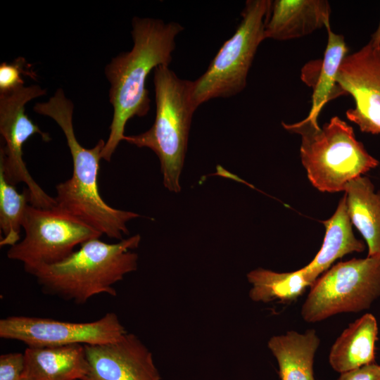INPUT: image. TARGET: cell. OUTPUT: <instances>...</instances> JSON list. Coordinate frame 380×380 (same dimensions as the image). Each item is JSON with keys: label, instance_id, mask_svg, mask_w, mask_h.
<instances>
[{"label": "cell", "instance_id": "15", "mask_svg": "<svg viewBox=\"0 0 380 380\" xmlns=\"http://www.w3.org/2000/svg\"><path fill=\"white\" fill-rule=\"evenodd\" d=\"M88 372L84 345L25 350L22 380H86Z\"/></svg>", "mask_w": 380, "mask_h": 380}, {"label": "cell", "instance_id": "5", "mask_svg": "<svg viewBox=\"0 0 380 380\" xmlns=\"http://www.w3.org/2000/svg\"><path fill=\"white\" fill-rule=\"evenodd\" d=\"M281 124L301 136L302 163L311 184L320 191H344L348 182L379 165L356 139L352 127L337 116L322 127L306 118Z\"/></svg>", "mask_w": 380, "mask_h": 380}, {"label": "cell", "instance_id": "22", "mask_svg": "<svg viewBox=\"0 0 380 380\" xmlns=\"http://www.w3.org/2000/svg\"><path fill=\"white\" fill-rule=\"evenodd\" d=\"M22 75L37 80V75L25 58L19 56L11 63L0 64V93L12 91L23 87Z\"/></svg>", "mask_w": 380, "mask_h": 380}, {"label": "cell", "instance_id": "19", "mask_svg": "<svg viewBox=\"0 0 380 380\" xmlns=\"http://www.w3.org/2000/svg\"><path fill=\"white\" fill-rule=\"evenodd\" d=\"M344 191L352 224L367 244V257L380 258V191L362 176L348 182Z\"/></svg>", "mask_w": 380, "mask_h": 380}, {"label": "cell", "instance_id": "16", "mask_svg": "<svg viewBox=\"0 0 380 380\" xmlns=\"http://www.w3.org/2000/svg\"><path fill=\"white\" fill-rule=\"evenodd\" d=\"M322 223L326 229L322 246L313 260L301 268L311 286L335 260L346 254L361 253L365 248V243L356 239L353 232L346 194L340 200L333 216Z\"/></svg>", "mask_w": 380, "mask_h": 380}, {"label": "cell", "instance_id": "4", "mask_svg": "<svg viewBox=\"0 0 380 380\" xmlns=\"http://www.w3.org/2000/svg\"><path fill=\"white\" fill-rule=\"evenodd\" d=\"M193 81L179 78L168 65L153 70L156 117L150 129L125 136L124 141L146 147L158 156L163 184L169 191L181 189L179 177L184 166L193 115L197 108L191 99Z\"/></svg>", "mask_w": 380, "mask_h": 380}, {"label": "cell", "instance_id": "9", "mask_svg": "<svg viewBox=\"0 0 380 380\" xmlns=\"http://www.w3.org/2000/svg\"><path fill=\"white\" fill-rule=\"evenodd\" d=\"M45 94L46 90L37 84L0 93V133L4 140L0 150V170L10 184H26L30 205L52 208L57 205L55 198L34 180L23 158V146L32 135L38 134L45 141L51 139L49 134L42 131L25 113L27 103Z\"/></svg>", "mask_w": 380, "mask_h": 380}, {"label": "cell", "instance_id": "2", "mask_svg": "<svg viewBox=\"0 0 380 380\" xmlns=\"http://www.w3.org/2000/svg\"><path fill=\"white\" fill-rule=\"evenodd\" d=\"M37 113L52 118L62 129L73 163L70 178L56 186V207L109 238L122 240L129 234L127 223L139 215L108 205L99 189V163L105 141L100 139L91 148L83 147L74 132V105L61 88L46 102L33 107Z\"/></svg>", "mask_w": 380, "mask_h": 380}, {"label": "cell", "instance_id": "24", "mask_svg": "<svg viewBox=\"0 0 380 380\" xmlns=\"http://www.w3.org/2000/svg\"><path fill=\"white\" fill-rule=\"evenodd\" d=\"M338 380H380V365L374 362L341 373Z\"/></svg>", "mask_w": 380, "mask_h": 380}, {"label": "cell", "instance_id": "10", "mask_svg": "<svg viewBox=\"0 0 380 380\" xmlns=\"http://www.w3.org/2000/svg\"><path fill=\"white\" fill-rule=\"evenodd\" d=\"M127 332L114 312L88 322L22 315L0 320L1 338L21 341L27 347L101 345L118 341Z\"/></svg>", "mask_w": 380, "mask_h": 380}, {"label": "cell", "instance_id": "7", "mask_svg": "<svg viewBox=\"0 0 380 380\" xmlns=\"http://www.w3.org/2000/svg\"><path fill=\"white\" fill-rule=\"evenodd\" d=\"M379 297L380 258H353L334 265L315 280L301 315L307 322H317L336 314L367 310Z\"/></svg>", "mask_w": 380, "mask_h": 380}, {"label": "cell", "instance_id": "21", "mask_svg": "<svg viewBox=\"0 0 380 380\" xmlns=\"http://www.w3.org/2000/svg\"><path fill=\"white\" fill-rule=\"evenodd\" d=\"M30 203V191L19 193L14 185L5 179L0 170V228L3 237L0 246H14L20 241V234L26 209Z\"/></svg>", "mask_w": 380, "mask_h": 380}, {"label": "cell", "instance_id": "18", "mask_svg": "<svg viewBox=\"0 0 380 380\" xmlns=\"http://www.w3.org/2000/svg\"><path fill=\"white\" fill-rule=\"evenodd\" d=\"M319 343L314 329L271 337L267 346L278 362L280 379L315 380L313 362Z\"/></svg>", "mask_w": 380, "mask_h": 380}, {"label": "cell", "instance_id": "12", "mask_svg": "<svg viewBox=\"0 0 380 380\" xmlns=\"http://www.w3.org/2000/svg\"><path fill=\"white\" fill-rule=\"evenodd\" d=\"M89 365L86 380H160L151 352L127 332L112 343L84 345Z\"/></svg>", "mask_w": 380, "mask_h": 380}, {"label": "cell", "instance_id": "23", "mask_svg": "<svg viewBox=\"0 0 380 380\" xmlns=\"http://www.w3.org/2000/svg\"><path fill=\"white\" fill-rule=\"evenodd\" d=\"M24 353H8L0 356V380H22Z\"/></svg>", "mask_w": 380, "mask_h": 380}, {"label": "cell", "instance_id": "20", "mask_svg": "<svg viewBox=\"0 0 380 380\" xmlns=\"http://www.w3.org/2000/svg\"><path fill=\"white\" fill-rule=\"evenodd\" d=\"M246 277L251 285L249 297L254 302L290 303L301 296L307 287L311 286L302 269L277 272L260 267L251 270Z\"/></svg>", "mask_w": 380, "mask_h": 380}, {"label": "cell", "instance_id": "1", "mask_svg": "<svg viewBox=\"0 0 380 380\" xmlns=\"http://www.w3.org/2000/svg\"><path fill=\"white\" fill-rule=\"evenodd\" d=\"M178 23H165L151 18L134 17L131 34L133 46L111 59L104 69L109 82V101L113 108L109 136L101 159L110 162L120 141H124L127 122L144 117L150 110L146 78L156 68L169 66L176 37L184 30Z\"/></svg>", "mask_w": 380, "mask_h": 380}, {"label": "cell", "instance_id": "11", "mask_svg": "<svg viewBox=\"0 0 380 380\" xmlns=\"http://www.w3.org/2000/svg\"><path fill=\"white\" fill-rule=\"evenodd\" d=\"M336 82L354 99L347 118L362 132L380 134V48L369 42L347 55L338 69Z\"/></svg>", "mask_w": 380, "mask_h": 380}, {"label": "cell", "instance_id": "17", "mask_svg": "<svg viewBox=\"0 0 380 380\" xmlns=\"http://www.w3.org/2000/svg\"><path fill=\"white\" fill-rule=\"evenodd\" d=\"M378 324L375 317L367 313L343 330L332 345L329 361L341 373L374 362Z\"/></svg>", "mask_w": 380, "mask_h": 380}, {"label": "cell", "instance_id": "14", "mask_svg": "<svg viewBox=\"0 0 380 380\" xmlns=\"http://www.w3.org/2000/svg\"><path fill=\"white\" fill-rule=\"evenodd\" d=\"M328 41L322 58L308 62L301 69L302 81L312 89V106L305 118L317 122L323 107L330 101L346 95L336 82L338 69L348 55V47L341 34L334 33L330 25L326 27Z\"/></svg>", "mask_w": 380, "mask_h": 380}, {"label": "cell", "instance_id": "13", "mask_svg": "<svg viewBox=\"0 0 380 380\" xmlns=\"http://www.w3.org/2000/svg\"><path fill=\"white\" fill-rule=\"evenodd\" d=\"M330 15L326 0L272 1L265 38L284 41L305 37L330 25Z\"/></svg>", "mask_w": 380, "mask_h": 380}, {"label": "cell", "instance_id": "3", "mask_svg": "<svg viewBox=\"0 0 380 380\" xmlns=\"http://www.w3.org/2000/svg\"><path fill=\"white\" fill-rule=\"evenodd\" d=\"M140 241L139 234L115 243L93 239L63 260L29 274L36 278L44 293L76 304H84L101 293L115 296L113 286L137 269L138 255L132 250Z\"/></svg>", "mask_w": 380, "mask_h": 380}, {"label": "cell", "instance_id": "8", "mask_svg": "<svg viewBox=\"0 0 380 380\" xmlns=\"http://www.w3.org/2000/svg\"><path fill=\"white\" fill-rule=\"evenodd\" d=\"M23 229L24 238L10 247L7 257L23 262L27 273L63 260L77 246L102 235L56 206L42 208L28 205Z\"/></svg>", "mask_w": 380, "mask_h": 380}, {"label": "cell", "instance_id": "25", "mask_svg": "<svg viewBox=\"0 0 380 380\" xmlns=\"http://www.w3.org/2000/svg\"><path fill=\"white\" fill-rule=\"evenodd\" d=\"M369 42L373 46L380 48V22L377 29L372 35Z\"/></svg>", "mask_w": 380, "mask_h": 380}, {"label": "cell", "instance_id": "6", "mask_svg": "<svg viewBox=\"0 0 380 380\" xmlns=\"http://www.w3.org/2000/svg\"><path fill=\"white\" fill-rule=\"evenodd\" d=\"M272 1L248 0L234 34L224 42L205 72L193 81L191 99L198 108L216 98L242 91L260 43Z\"/></svg>", "mask_w": 380, "mask_h": 380}]
</instances>
